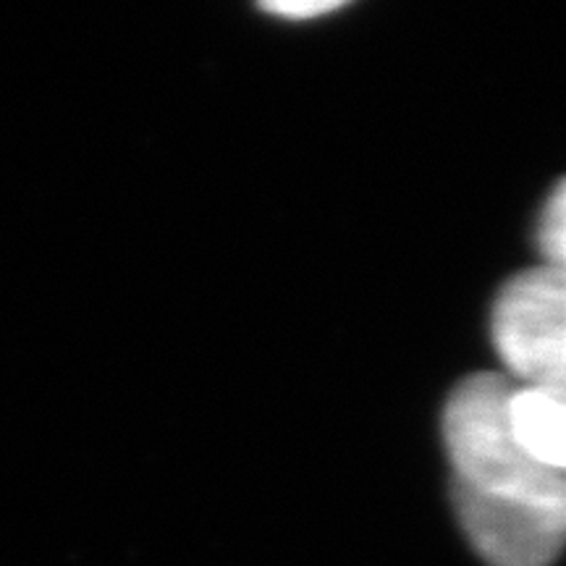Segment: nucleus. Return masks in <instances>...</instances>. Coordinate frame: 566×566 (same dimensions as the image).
I'll list each match as a JSON object with an SVG mask.
<instances>
[{"label": "nucleus", "instance_id": "f257e3e1", "mask_svg": "<svg viewBox=\"0 0 566 566\" xmlns=\"http://www.w3.org/2000/svg\"><path fill=\"white\" fill-rule=\"evenodd\" d=\"M512 391L514 380L506 375L478 373L446 401L443 441L457 514L566 520V478L537 464L516 441L509 417Z\"/></svg>", "mask_w": 566, "mask_h": 566}, {"label": "nucleus", "instance_id": "f03ea898", "mask_svg": "<svg viewBox=\"0 0 566 566\" xmlns=\"http://www.w3.org/2000/svg\"><path fill=\"white\" fill-rule=\"evenodd\" d=\"M491 334L516 386L566 394V273L533 268L495 296Z\"/></svg>", "mask_w": 566, "mask_h": 566}, {"label": "nucleus", "instance_id": "7ed1b4c3", "mask_svg": "<svg viewBox=\"0 0 566 566\" xmlns=\"http://www.w3.org/2000/svg\"><path fill=\"white\" fill-rule=\"evenodd\" d=\"M509 417L522 449L554 475L566 478V394L514 384Z\"/></svg>", "mask_w": 566, "mask_h": 566}, {"label": "nucleus", "instance_id": "20e7f679", "mask_svg": "<svg viewBox=\"0 0 566 566\" xmlns=\"http://www.w3.org/2000/svg\"><path fill=\"white\" fill-rule=\"evenodd\" d=\"M537 250H541L543 268L566 273V179L556 184L543 205L541 221H537Z\"/></svg>", "mask_w": 566, "mask_h": 566}, {"label": "nucleus", "instance_id": "39448f33", "mask_svg": "<svg viewBox=\"0 0 566 566\" xmlns=\"http://www.w3.org/2000/svg\"><path fill=\"white\" fill-rule=\"evenodd\" d=\"M265 9L286 19H313L338 11L342 3H334V0H296V3H268Z\"/></svg>", "mask_w": 566, "mask_h": 566}]
</instances>
